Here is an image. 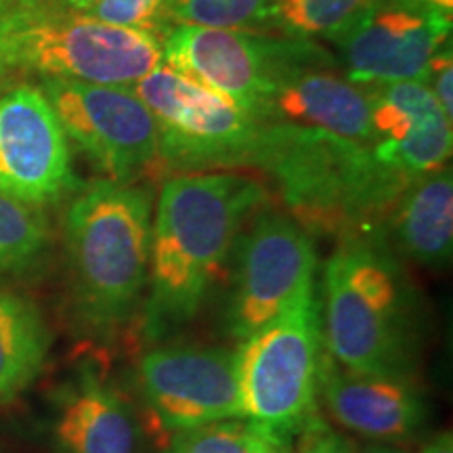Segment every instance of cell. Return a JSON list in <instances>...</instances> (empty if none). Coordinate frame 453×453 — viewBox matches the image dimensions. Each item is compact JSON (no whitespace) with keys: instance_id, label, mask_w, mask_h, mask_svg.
I'll return each mask as SVG.
<instances>
[{"instance_id":"2e32d148","label":"cell","mask_w":453,"mask_h":453,"mask_svg":"<svg viewBox=\"0 0 453 453\" xmlns=\"http://www.w3.org/2000/svg\"><path fill=\"white\" fill-rule=\"evenodd\" d=\"M254 120L319 128L370 145L367 88L344 78L334 53L283 73L258 105Z\"/></svg>"},{"instance_id":"277c9868","label":"cell","mask_w":453,"mask_h":453,"mask_svg":"<svg viewBox=\"0 0 453 453\" xmlns=\"http://www.w3.org/2000/svg\"><path fill=\"white\" fill-rule=\"evenodd\" d=\"M154 194L99 179L81 187L64 217L72 290L82 319L99 332L127 324L147 286Z\"/></svg>"},{"instance_id":"ba28073f","label":"cell","mask_w":453,"mask_h":453,"mask_svg":"<svg viewBox=\"0 0 453 453\" xmlns=\"http://www.w3.org/2000/svg\"><path fill=\"white\" fill-rule=\"evenodd\" d=\"M327 53L321 42L265 32L174 26L162 38V65L252 118L283 73Z\"/></svg>"},{"instance_id":"d6986e66","label":"cell","mask_w":453,"mask_h":453,"mask_svg":"<svg viewBox=\"0 0 453 453\" xmlns=\"http://www.w3.org/2000/svg\"><path fill=\"white\" fill-rule=\"evenodd\" d=\"M49 347L50 332L36 304L0 290V403L15 399L36 380Z\"/></svg>"},{"instance_id":"484cf974","label":"cell","mask_w":453,"mask_h":453,"mask_svg":"<svg viewBox=\"0 0 453 453\" xmlns=\"http://www.w3.org/2000/svg\"><path fill=\"white\" fill-rule=\"evenodd\" d=\"M433 90L434 99H437V104L441 110L449 120H453V93H451V87H453V61H451V47H445L441 53L434 57L433 64H430V70H428V76L426 81H424Z\"/></svg>"},{"instance_id":"52a82bcc","label":"cell","mask_w":453,"mask_h":453,"mask_svg":"<svg viewBox=\"0 0 453 453\" xmlns=\"http://www.w3.org/2000/svg\"><path fill=\"white\" fill-rule=\"evenodd\" d=\"M134 93L154 113L164 166L187 173L254 168L265 124L229 99L187 81L166 65L134 84Z\"/></svg>"},{"instance_id":"9c48e42d","label":"cell","mask_w":453,"mask_h":453,"mask_svg":"<svg viewBox=\"0 0 453 453\" xmlns=\"http://www.w3.org/2000/svg\"><path fill=\"white\" fill-rule=\"evenodd\" d=\"M225 326L246 340L275 321L307 288L317 286V252L296 219L258 211L237 235Z\"/></svg>"},{"instance_id":"603a6c76","label":"cell","mask_w":453,"mask_h":453,"mask_svg":"<svg viewBox=\"0 0 453 453\" xmlns=\"http://www.w3.org/2000/svg\"><path fill=\"white\" fill-rule=\"evenodd\" d=\"M265 0H170L174 26L260 32Z\"/></svg>"},{"instance_id":"5b68a950","label":"cell","mask_w":453,"mask_h":453,"mask_svg":"<svg viewBox=\"0 0 453 453\" xmlns=\"http://www.w3.org/2000/svg\"><path fill=\"white\" fill-rule=\"evenodd\" d=\"M162 65V42L57 0H17L0 15V67L19 76L134 87Z\"/></svg>"},{"instance_id":"3957f363","label":"cell","mask_w":453,"mask_h":453,"mask_svg":"<svg viewBox=\"0 0 453 453\" xmlns=\"http://www.w3.org/2000/svg\"><path fill=\"white\" fill-rule=\"evenodd\" d=\"M326 353L355 373L411 376V288L378 234L344 235L324 267Z\"/></svg>"},{"instance_id":"7a4b0ae2","label":"cell","mask_w":453,"mask_h":453,"mask_svg":"<svg viewBox=\"0 0 453 453\" xmlns=\"http://www.w3.org/2000/svg\"><path fill=\"white\" fill-rule=\"evenodd\" d=\"M280 185L281 197L304 229L344 235L376 234L407 189L361 141L319 128L265 124L257 166Z\"/></svg>"},{"instance_id":"44dd1931","label":"cell","mask_w":453,"mask_h":453,"mask_svg":"<svg viewBox=\"0 0 453 453\" xmlns=\"http://www.w3.org/2000/svg\"><path fill=\"white\" fill-rule=\"evenodd\" d=\"M50 246V231L41 208L0 194V277L30 273L42 263Z\"/></svg>"},{"instance_id":"1f68e13d","label":"cell","mask_w":453,"mask_h":453,"mask_svg":"<svg viewBox=\"0 0 453 453\" xmlns=\"http://www.w3.org/2000/svg\"><path fill=\"white\" fill-rule=\"evenodd\" d=\"M15 3H17V0H0V15H3L9 7H13Z\"/></svg>"},{"instance_id":"f1b7e54d","label":"cell","mask_w":453,"mask_h":453,"mask_svg":"<svg viewBox=\"0 0 453 453\" xmlns=\"http://www.w3.org/2000/svg\"><path fill=\"white\" fill-rule=\"evenodd\" d=\"M359 453H411V451L403 449V447L390 445V443H378V441H376V443L365 445Z\"/></svg>"},{"instance_id":"cb8c5ba5","label":"cell","mask_w":453,"mask_h":453,"mask_svg":"<svg viewBox=\"0 0 453 453\" xmlns=\"http://www.w3.org/2000/svg\"><path fill=\"white\" fill-rule=\"evenodd\" d=\"M84 15L110 26L145 32L160 42L174 27L170 19V0H97Z\"/></svg>"},{"instance_id":"f546056e","label":"cell","mask_w":453,"mask_h":453,"mask_svg":"<svg viewBox=\"0 0 453 453\" xmlns=\"http://www.w3.org/2000/svg\"><path fill=\"white\" fill-rule=\"evenodd\" d=\"M59 4H64V7L76 11V13H84V11H88L93 7L97 0H57Z\"/></svg>"},{"instance_id":"8992f818","label":"cell","mask_w":453,"mask_h":453,"mask_svg":"<svg viewBox=\"0 0 453 453\" xmlns=\"http://www.w3.org/2000/svg\"><path fill=\"white\" fill-rule=\"evenodd\" d=\"M324 344L317 286L235 350L243 420L290 445L317 411Z\"/></svg>"},{"instance_id":"4316f807","label":"cell","mask_w":453,"mask_h":453,"mask_svg":"<svg viewBox=\"0 0 453 453\" xmlns=\"http://www.w3.org/2000/svg\"><path fill=\"white\" fill-rule=\"evenodd\" d=\"M420 453H453V437L451 430H443L437 437H433L422 447Z\"/></svg>"},{"instance_id":"e0dca14e","label":"cell","mask_w":453,"mask_h":453,"mask_svg":"<svg viewBox=\"0 0 453 453\" xmlns=\"http://www.w3.org/2000/svg\"><path fill=\"white\" fill-rule=\"evenodd\" d=\"M55 441L61 453H139L141 430L122 395L84 367L59 403Z\"/></svg>"},{"instance_id":"30bf717a","label":"cell","mask_w":453,"mask_h":453,"mask_svg":"<svg viewBox=\"0 0 453 453\" xmlns=\"http://www.w3.org/2000/svg\"><path fill=\"white\" fill-rule=\"evenodd\" d=\"M42 93L72 139L105 179L134 183L157 162L160 139L154 113L133 87H105L41 78Z\"/></svg>"},{"instance_id":"d4e9b609","label":"cell","mask_w":453,"mask_h":453,"mask_svg":"<svg viewBox=\"0 0 453 453\" xmlns=\"http://www.w3.org/2000/svg\"><path fill=\"white\" fill-rule=\"evenodd\" d=\"M290 453H359V449L315 411L294 437Z\"/></svg>"},{"instance_id":"ac0fdd59","label":"cell","mask_w":453,"mask_h":453,"mask_svg":"<svg viewBox=\"0 0 453 453\" xmlns=\"http://www.w3.org/2000/svg\"><path fill=\"white\" fill-rule=\"evenodd\" d=\"M396 250L426 267H445L453 250V179L451 168H439L418 179L401 194L388 217Z\"/></svg>"},{"instance_id":"8fae6325","label":"cell","mask_w":453,"mask_h":453,"mask_svg":"<svg viewBox=\"0 0 453 453\" xmlns=\"http://www.w3.org/2000/svg\"><path fill=\"white\" fill-rule=\"evenodd\" d=\"M451 15L403 3L372 0L334 41L344 78L359 87L426 81L430 64L449 47Z\"/></svg>"},{"instance_id":"ffe728a7","label":"cell","mask_w":453,"mask_h":453,"mask_svg":"<svg viewBox=\"0 0 453 453\" xmlns=\"http://www.w3.org/2000/svg\"><path fill=\"white\" fill-rule=\"evenodd\" d=\"M372 0H265L260 32L334 42Z\"/></svg>"},{"instance_id":"9a60e30c","label":"cell","mask_w":453,"mask_h":453,"mask_svg":"<svg viewBox=\"0 0 453 453\" xmlns=\"http://www.w3.org/2000/svg\"><path fill=\"white\" fill-rule=\"evenodd\" d=\"M317 390L340 426L378 443L413 439L428 422V401L411 376L355 373L324 353Z\"/></svg>"},{"instance_id":"83f0119b","label":"cell","mask_w":453,"mask_h":453,"mask_svg":"<svg viewBox=\"0 0 453 453\" xmlns=\"http://www.w3.org/2000/svg\"><path fill=\"white\" fill-rule=\"evenodd\" d=\"M403 3L422 4V7L443 11V13H447V15H451V9H453V0H403Z\"/></svg>"},{"instance_id":"7c38bea8","label":"cell","mask_w":453,"mask_h":453,"mask_svg":"<svg viewBox=\"0 0 453 453\" xmlns=\"http://www.w3.org/2000/svg\"><path fill=\"white\" fill-rule=\"evenodd\" d=\"M137 380L147 411L166 433L243 418L235 350L164 344L141 357Z\"/></svg>"},{"instance_id":"6da1fadb","label":"cell","mask_w":453,"mask_h":453,"mask_svg":"<svg viewBox=\"0 0 453 453\" xmlns=\"http://www.w3.org/2000/svg\"><path fill=\"white\" fill-rule=\"evenodd\" d=\"M265 197V187L240 173H187L164 183L151 220L147 342H160L196 319Z\"/></svg>"},{"instance_id":"4fadbf2b","label":"cell","mask_w":453,"mask_h":453,"mask_svg":"<svg viewBox=\"0 0 453 453\" xmlns=\"http://www.w3.org/2000/svg\"><path fill=\"white\" fill-rule=\"evenodd\" d=\"M59 118L38 84L0 97V194L42 208L81 189Z\"/></svg>"},{"instance_id":"5bb4252c","label":"cell","mask_w":453,"mask_h":453,"mask_svg":"<svg viewBox=\"0 0 453 453\" xmlns=\"http://www.w3.org/2000/svg\"><path fill=\"white\" fill-rule=\"evenodd\" d=\"M370 147L376 160L407 185L443 168L451 156V120L422 81L365 87Z\"/></svg>"},{"instance_id":"7402d4cb","label":"cell","mask_w":453,"mask_h":453,"mask_svg":"<svg viewBox=\"0 0 453 453\" xmlns=\"http://www.w3.org/2000/svg\"><path fill=\"white\" fill-rule=\"evenodd\" d=\"M267 430L243 420H223L173 434L164 453H290Z\"/></svg>"},{"instance_id":"4dcf8cb0","label":"cell","mask_w":453,"mask_h":453,"mask_svg":"<svg viewBox=\"0 0 453 453\" xmlns=\"http://www.w3.org/2000/svg\"><path fill=\"white\" fill-rule=\"evenodd\" d=\"M17 81H19V76H17V73L3 70V67H0V97H3V95L7 93L13 84H17Z\"/></svg>"}]
</instances>
